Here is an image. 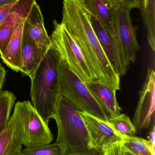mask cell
Wrapping results in <instances>:
<instances>
[{
  "mask_svg": "<svg viewBox=\"0 0 155 155\" xmlns=\"http://www.w3.org/2000/svg\"><path fill=\"white\" fill-rule=\"evenodd\" d=\"M61 24L83 54L95 82L115 91L120 90V76L115 71L98 41L86 0H63Z\"/></svg>",
  "mask_w": 155,
  "mask_h": 155,
  "instance_id": "6da1fadb",
  "label": "cell"
},
{
  "mask_svg": "<svg viewBox=\"0 0 155 155\" xmlns=\"http://www.w3.org/2000/svg\"><path fill=\"white\" fill-rule=\"evenodd\" d=\"M60 55L52 45L31 80V94L33 107L47 125L54 117L57 101L60 97L58 65Z\"/></svg>",
  "mask_w": 155,
  "mask_h": 155,
  "instance_id": "7a4b0ae2",
  "label": "cell"
},
{
  "mask_svg": "<svg viewBox=\"0 0 155 155\" xmlns=\"http://www.w3.org/2000/svg\"><path fill=\"white\" fill-rule=\"evenodd\" d=\"M79 111L69 99L60 96L54 117L58 129L56 143L64 155H97Z\"/></svg>",
  "mask_w": 155,
  "mask_h": 155,
  "instance_id": "3957f363",
  "label": "cell"
},
{
  "mask_svg": "<svg viewBox=\"0 0 155 155\" xmlns=\"http://www.w3.org/2000/svg\"><path fill=\"white\" fill-rule=\"evenodd\" d=\"M9 122L25 146L32 144H49L53 139L48 125L29 101L15 104Z\"/></svg>",
  "mask_w": 155,
  "mask_h": 155,
  "instance_id": "277c9868",
  "label": "cell"
},
{
  "mask_svg": "<svg viewBox=\"0 0 155 155\" xmlns=\"http://www.w3.org/2000/svg\"><path fill=\"white\" fill-rule=\"evenodd\" d=\"M60 96L69 99L80 112H85L108 123V117L85 84L60 58L58 65Z\"/></svg>",
  "mask_w": 155,
  "mask_h": 155,
  "instance_id": "5b68a950",
  "label": "cell"
},
{
  "mask_svg": "<svg viewBox=\"0 0 155 155\" xmlns=\"http://www.w3.org/2000/svg\"><path fill=\"white\" fill-rule=\"evenodd\" d=\"M51 36L53 44L69 68L84 84L95 83L90 67L80 49L65 27L54 20Z\"/></svg>",
  "mask_w": 155,
  "mask_h": 155,
  "instance_id": "8992f818",
  "label": "cell"
},
{
  "mask_svg": "<svg viewBox=\"0 0 155 155\" xmlns=\"http://www.w3.org/2000/svg\"><path fill=\"white\" fill-rule=\"evenodd\" d=\"M131 10L115 8L114 23L116 38L119 44L124 65L128 68L136 61L137 52L141 47L136 36L137 28L132 23Z\"/></svg>",
  "mask_w": 155,
  "mask_h": 155,
  "instance_id": "52a82bcc",
  "label": "cell"
},
{
  "mask_svg": "<svg viewBox=\"0 0 155 155\" xmlns=\"http://www.w3.org/2000/svg\"><path fill=\"white\" fill-rule=\"evenodd\" d=\"M86 126L93 147L99 154L111 147L123 143V136L115 132L107 122L85 112L79 111Z\"/></svg>",
  "mask_w": 155,
  "mask_h": 155,
  "instance_id": "ba28073f",
  "label": "cell"
},
{
  "mask_svg": "<svg viewBox=\"0 0 155 155\" xmlns=\"http://www.w3.org/2000/svg\"><path fill=\"white\" fill-rule=\"evenodd\" d=\"M155 73L148 69L146 80L139 93V100L133 117L136 129H147L155 125Z\"/></svg>",
  "mask_w": 155,
  "mask_h": 155,
  "instance_id": "9c48e42d",
  "label": "cell"
},
{
  "mask_svg": "<svg viewBox=\"0 0 155 155\" xmlns=\"http://www.w3.org/2000/svg\"><path fill=\"white\" fill-rule=\"evenodd\" d=\"M91 17L95 32L115 71L119 76L124 75L127 67L123 63L117 39L113 38L109 35L101 22L91 12Z\"/></svg>",
  "mask_w": 155,
  "mask_h": 155,
  "instance_id": "30bf717a",
  "label": "cell"
},
{
  "mask_svg": "<svg viewBox=\"0 0 155 155\" xmlns=\"http://www.w3.org/2000/svg\"><path fill=\"white\" fill-rule=\"evenodd\" d=\"M49 48L38 45L23 30L20 72L23 75L32 77Z\"/></svg>",
  "mask_w": 155,
  "mask_h": 155,
  "instance_id": "8fae6325",
  "label": "cell"
},
{
  "mask_svg": "<svg viewBox=\"0 0 155 155\" xmlns=\"http://www.w3.org/2000/svg\"><path fill=\"white\" fill-rule=\"evenodd\" d=\"M35 0H18L0 25V55L8 45L15 25L25 19Z\"/></svg>",
  "mask_w": 155,
  "mask_h": 155,
  "instance_id": "7c38bea8",
  "label": "cell"
},
{
  "mask_svg": "<svg viewBox=\"0 0 155 155\" xmlns=\"http://www.w3.org/2000/svg\"><path fill=\"white\" fill-rule=\"evenodd\" d=\"M23 30L39 45L49 48L52 45V39L45 27L42 12L36 1L25 19Z\"/></svg>",
  "mask_w": 155,
  "mask_h": 155,
  "instance_id": "4fadbf2b",
  "label": "cell"
},
{
  "mask_svg": "<svg viewBox=\"0 0 155 155\" xmlns=\"http://www.w3.org/2000/svg\"><path fill=\"white\" fill-rule=\"evenodd\" d=\"M25 19L16 25L7 47L1 54L4 63L17 72H20L21 69V51Z\"/></svg>",
  "mask_w": 155,
  "mask_h": 155,
  "instance_id": "5bb4252c",
  "label": "cell"
},
{
  "mask_svg": "<svg viewBox=\"0 0 155 155\" xmlns=\"http://www.w3.org/2000/svg\"><path fill=\"white\" fill-rule=\"evenodd\" d=\"M86 85L108 117L121 114L122 109L116 100V91L99 83H89Z\"/></svg>",
  "mask_w": 155,
  "mask_h": 155,
  "instance_id": "9a60e30c",
  "label": "cell"
},
{
  "mask_svg": "<svg viewBox=\"0 0 155 155\" xmlns=\"http://www.w3.org/2000/svg\"><path fill=\"white\" fill-rule=\"evenodd\" d=\"M92 13L99 20L113 38L117 39L114 23V10L110 0H86Z\"/></svg>",
  "mask_w": 155,
  "mask_h": 155,
  "instance_id": "2e32d148",
  "label": "cell"
},
{
  "mask_svg": "<svg viewBox=\"0 0 155 155\" xmlns=\"http://www.w3.org/2000/svg\"><path fill=\"white\" fill-rule=\"evenodd\" d=\"M22 145L8 121L0 135V155H22Z\"/></svg>",
  "mask_w": 155,
  "mask_h": 155,
  "instance_id": "e0dca14e",
  "label": "cell"
},
{
  "mask_svg": "<svg viewBox=\"0 0 155 155\" xmlns=\"http://www.w3.org/2000/svg\"><path fill=\"white\" fill-rule=\"evenodd\" d=\"M140 9L147 31L148 43L155 51V0H143Z\"/></svg>",
  "mask_w": 155,
  "mask_h": 155,
  "instance_id": "ac0fdd59",
  "label": "cell"
},
{
  "mask_svg": "<svg viewBox=\"0 0 155 155\" xmlns=\"http://www.w3.org/2000/svg\"><path fill=\"white\" fill-rule=\"evenodd\" d=\"M124 146L135 155H155V146L148 140L135 136H122Z\"/></svg>",
  "mask_w": 155,
  "mask_h": 155,
  "instance_id": "d6986e66",
  "label": "cell"
},
{
  "mask_svg": "<svg viewBox=\"0 0 155 155\" xmlns=\"http://www.w3.org/2000/svg\"><path fill=\"white\" fill-rule=\"evenodd\" d=\"M16 97L12 92H0V135L7 126Z\"/></svg>",
  "mask_w": 155,
  "mask_h": 155,
  "instance_id": "ffe728a7",
  "label": "cell"
},
{
  "mask_svg": "<svg viewBox=\"0 0 155 155\" xmlns=\"http://www.w3.org/2000/svg\"><path fill=\"white\" fill-rule=\"evenodd\" d=\"M108 123L116 133L122 136H135L136 129L129 117L126 114H120L109 117Z\"/></svg>",
  "mask_w": 155,
  "mask_h": 155,
  "instance_id": "44dd1931",
  "label": "cell"
},
{
  "mask_svg": "<svg viewBox=\"0 0 155 155\" xmlns=\"http://www.w3.org/2000/svg\"><path fill=\"white\" fill-rule=\"evenodd\" d=\"M22 155H64L61 147L53 144H32L22 150Z\"/></svg>",
  "mask_w": 155,
  "mask_h": 155,
  "instance_id": "7402d4cb",
  "label": "cell"
},
{
  "mask_svg": "<svg viewBox=\"0 0 155 155\" xmlns=\"http://www.w3.org/2000/svg\"><path fill=\"white\" fill-rule=\"evenodd\" d=\"M115 8H122L131 10L134 8L140 9L143 0H110Z\"/></svg>",
  "mask_w": 155,
  "mask_h": 155,
  "instance_id": "603a6c76",
  "label": "cell"
},
{
  "mask_svg": "<svg viewBox=\"0 0 155 155\" xmlns=\"http://www.w3.org/2000/svg\"><path fill=\"white\" fill-rule=\"evenodd\" d=\"M103 155H135L131 153L124 145L123 143H120L106 149Z\"/></svg>",
  "mask_w": 155,
  "mask_h": 155,
  "instance_id": "cb8c5ba5",
  "label": "cell"
},
{
  "mask_svg": "<svg viewBox=\"0 0 155 155\" xmlns=\"http://www.w3.org/2000/svg\"><path fill=\"white\" fill-rule=\"evenodd\" d=\"M16 2L10 4L6 5L0 8V25L2 24L5 18L11 12L12 9L14 5L15 4Z\"/></svg>",
  "mask_w": 155,
  "mask_h": 155,
  "instance_id": "d4e9b609",
  "label": "cell"
},
{
  "mask_svg": "<svg viewBox=\"0 0 155 155\" xmlns=\"http://www.w3.org/2000/svg\"><path fill=\"white\" fill-rule=\"evenodd\" d=\"M6 73L5 69L2 66V64H1L0 65V92L2 91L1 90L5 79Z\"/></svg>",
  "mask_w": 155,
  "mask_h": 155,
  "instance_id": "484cf974",
  "label": "cell"
},
{
  "mask_svg": "<svg viewBox=\"0 0 155 155\" xmlns=\"http://www.w3.org/2000/svg\"><path fill=\"white\" fill-rule=\"evenodd\" d=\"M155 126H153L152 127V129L149 133V140L148 141L151 143L153 145V146L155 147Z\"/></svg>",
  "mask_w": 155,
  "mask_h": 155,
  "instance_id": "4316f807",
  "label": "cell"
},
{
  "mask_svg": "<svg viewBox=\"0 0 155 155\" xmlns=\"http://www.w3.org/2000/svg\"><path fill=\"white\" fill-rule=\"evenodd\" d=\"M18 1V0H0V8L6 5L10 4Z\"/></svg>",
  "mask_w": 155,
  "mask_h": 155,
  "instance_id": "83f0119b",
  "label": "cell"
},
{
  "mask_svg": "<svg viewBox=\"0 0 155 155\" xmlns=\"http://www.w3.org/2000/svg\"></svg>",
  "mask_w": 155,
  "mask_h": 155,
  "instance_id": "f1b7e54d",
  "label": "cell"
},
{
  "mask_svg": "<svg viewBox=\"0 0 155 155\" xmlns=\"http://www.w3.org/2000/svg\"><path fill=\"white\" fill-rule=\"evenodd\" d=\"M103 155V154H101V155Z\"/></svg>",
  "mask_w": 155,
  "mask_h": 155,
  "instance_id": "f546056e",
  "label": "cell"
},
{
  "mask_svg": "<svg viewBox=\"0 0 155 155\" xmlns=\"http://www.w3.org/2000/svg\"><path fill=\"white\" fill-rule=\"evenodd\" d=\"M1 63H0V65H1Z\"/></svg>",
  "mask_w": 155,
  "mask_h": 155,
  "instance_id": "4dcf8cb0",
  "label": "cell"
}]
</instances>
